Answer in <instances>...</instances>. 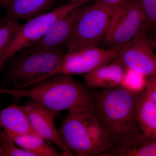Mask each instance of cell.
Returning a JSON list of instances; mask_svg holds the SVG:
<instances>
[{"instance_id": "30", "label": "cell", "mask_w": 156, "mask_h": 156, "mask_svg": "<svg viewBox=\"0 0 156 156\" xmlns=\"http://www.w3.org/2000/svg\"><path fill=\"white\" fill-rule=\"evenodd\" d=\"M2 70L1 69H0V73H1V72H2Z\"/></svg>"}, {"instance_id": "8", "label": "cell", "mask_w": 156, "mask_h": 156, "mask_svg": "<svg viewBox=\"0 0 156 156\" xmlns=\"http://www.w3.org/2000/svg\"><path fill=\"white\" fill-rule=\"evenodd\" d=\"M83 111L69 112L58 130L60 139L65 147L78 156L100 155L90 137Z\"/></svg>"}, {"instance_id": "15", "label": "cell", "mask_w": 156, "mask_h": 156, "mask_svg": "<svg viewBox=\"0 0 156 156\" xmlns=\"http://www.w3.org/2000/svg\"><path fill=\"white\" fill-rule=\"evenodd\" d=\"M136 120L142 137L156 140V105L145 90L137 103Z\"/></svg>"}, {"instance_id": "3", "label": "cell", "mask_w": 156, "mask_h": 156, "mask_svg": "<svg viewBox=\"0 0 156 156\" xmlns=\"http://www.w3.org/2000/svg\"><path fill=\"white\" fill-rule=\"evenodd\" d=\"M66 52L65 48L34 53L20 50L4 65L5 83H12L15 89H26L51 72Z\"/></svg>"}, {"instance_id": "20", "label": "cell", "mask_w": 156, "mask_h": 156, "mask_svg": "<svg viewBox=\"0 0 156 156\" xmlns=\"http://www.w3.org/2000/svg\"><path fill=\"white\" fill-rule=\"evenodd\" d=\"M122 156H156V140L145 139L141 136L138 142Z\"/></svg>"}, {"instance_id": "26", "label": "cell", "mask_w": 156, "mask_h": 156, "mask_svg": "<svg viewBox=\"0 0 156 156\" xmlns=\"http://www.w3.org/2000/svg\"><path fill=\"white\" fill-rule=\"evenodd\" d=\"M71 2H83L85 3H88L89 1L92 0H70Z\"/></svg>"}, {"instance_id": "22", "label": "cell", "mask_w": 156, "mask_h": 156, "mask_svg": "<svg viewBox=\"0 0 156 156\" xmlns=\"http://www.w3.org/2000/svg\"><path fill=\"white\" fill-rule=\"evenodd\" d=\"M148 24L150 30L156 29V0H139Z\"/></svg>"}, {"instance_id": "9", "label": "cell", "mask_w": 156, "mask_h": 156, "mask_svg": "<svg viewBox=\"0 0 156 156\" xmlns=\"http://www.w3.org/2000/svg\"><path fill=\"white\" fill-rule=\"evenodd\" d=\"M144 30L120 48L116 58L126 68L148 77L156 76L155 54L147 35Z\"/></svg>"}, {"instance_id": "17", "label": "cell", "mask_w": 156, "mask_h": 156, "mask_svg": "<svg viewBox=\"0 0 156 156\" xmlns=\"http://www.w3.org/2000/svg\"><path fill=\"white\" fill-rule=\"evenodd\" d=\"M83 112L90 137L94 144L100 151L101 156L109 149L108 138L94 109L83 110Z\"/></svg>"}, {"instance_id": "7", "label": "cell", "mask_w": 156, "mask_h": 156, "mask_svg": "<svg viewBox=\"0 0 156 156\" xmlns=\"http://www.w3.org/2000/svg\"><path fill=\"white\" fill-rule=\"evenodd\" d=\"M120 48L90 47L66 53L58 65L49 74L32 83V85L56 75L86 74L107 64L118 56Z\"/></svg>"}, {"instance_id": "29", "label": "cell", "mask_w": 156, "mask_h": 156, "mask_svg": "<svg viewBox=\"0 0 156 156\" xmlns=\"http://www.w3.org/2000/svg\"><path fill=\"white\" fill-rule=\"evenodd\" d=\"M2 0H0V5H2Z\"/></svg>"}, {"instance_id": "27", "label": "cell", "mask_w": 156, "mask_h": 156, "mask_svg": "<svg viewBox=\"0 0 156 156\" xmlns=\"http://www.w3.org/2000/svg\"><path fill=\"white\" fill-rule=\"evenodd\" d=\"M155 67L156 70V53L155 54Z\"/></svg>"}, {"instance_id": "11", "label": "cell", "mask_w": 156, "mask_h": 156, "mask_svg": "<svg viewBox=\"0 0 156 156\" xmlns=\"http://www.w3.org/2000/svg\"><path fill=\"white\" fill-rule=\"evenodd\" d=\"M20 106L26 115L31 127L37 134L53 141L67 156L73 155L62 142L55 125V118L57 112L32 99Z\"/></svg>"}, {"instance_id": "23", "label": "cell", "mask_w": 156, "mask_h": 156, "mask_svg": "<svg viewBox=\"0 0 156 156\" xmlns=\"http://www.w3.org/2000/svg\"><path fill=\"white\" fill-rule=\"evenodd\" d=\"M145 91L148 97L156 105V76L148 77Z\"/></svg>"}, {"instance_id": "10", "label": "cell", "mask_w": 156, "mask_h": 156, "mask_svg": "<svg viewBox=\"0 0 156 156\" xmlns=\"http://www.w3.org/2000/svg\"><path fill=\"white\" fill-rule=\"evenodd\" d=\"M86 4L79 6L58 19L38 42L23 50L29 53H34L65 48L78 20L87 8Z\"/></svg>"}, {"instance_id": "14", "label": "cell", "mask_w": 156, "mask_h": 156, "mask_svg": "<svg viewBox=\"0 0 156 156\" xmlns=\"http://www.w3.org/2000/svg\"><path fill=\"white\" fill-rule=\"evenodd\" d=\"M0 126L6 133L18 135H38L31 127L26 115L20 106L15 104L0 109Z\"/></svg>"}, {"instance_id": "13", "label": "cell", "mask_w": 156, "mask_h": 156, "mask_svg": "<svg viewBox=\"0 0 156 156\" xmlns=\"http://www.w3.org/2000/svg\"><path fill=\"white\" fill-rule=\"evenodd\" d=\"M55 0H11L8 12L0 20V26L11 20L28 21L49 12Z\"/></svg>"}, {"instance_id": "16", "label": "cell", "mask_w": 156, "mask_h": 156, "mask_svg": "<svg viewBox=\"0 0 156 156\" xmlns=\"http://www.w3.org/2000/svg\"><path fill=\"white\" fill-rule=\"evenodd\" d=\"M5 133L19 147L32 153L35 156H67L64 152H58L51 145L50 140L38 135Z\"/></svg>"}, {"instance_id": "21", "label": "cell", "mask_w": 156, "mask_h": 156, "mask_svg": "<svg viewBox=\"0 0 156 156\" xmlns=\"http://www.w3.org/2000/svg\"><path fill=\"white\" fill-rule=\"evenodd\" d=\"M19 25L18 20H11L0 26V56L9 45Z\"/></svg>"}, {"instance_id": "18", "label": "cell", "mask_w": 156, "mask_h": 156, "mask_svg": "<svg viewBox=\"0 0 156 156\" xmlns=\"http://www.w3.org/2000/svg\"><path fill=\"white\" fill-rule=\"evenodd\" d=\"M148 77L141 73L126 68L120 86L135 93H141L145 90Z\"/></svg>"}, {"instance_id": "4", "label": "cell", "mask_w": 156, "mask_h": 156, "mask_svg": "<svg viewBox=\"0 0 156 156\" xmlns=\"http://www.w3.org/2000/svg\"><path fill=\"white\" fill-rule=\"evenodd\" d=\"M115 12L99 2L87 6L65 46L66 52L98 47L104 39Z\"/></svg>"}, {"instance_id": "12", "label": "cell", "mask_w": 156, "mask_h": 156, "mask_svg": "<svg viewBox=\"0 0 156 156\" xmlns=\"http://www.w3.org/2000/svg\"><path fill=\"white\" fill-rule=\"evenodd\" d=\"M126 69L116 57L107 64L83 75V77L89 88L110 89L120 85Z\"/></svg>"}, {"instance_id": "5", "label": "cell", "mask_w": 156, "mask_h": 156, "mask_svg": "<svg viewBox=\"0 0 156 156\" xmlns=\"http://www.w3.org/2000/svg\"><path fill=\"white\" fill-rule=\"evenodd\" d=\"M84 4L71 2L20 24L9 45L0 56V69L3 70L6 62L20 51L36 44L58 19Z\"/></svg>"}, {"instance_id": "1", "label": "cell", "mask_w": 156, "mask_h": 156, "mask_svg": "<svg viewBox=\"0 0 156 156\" xmlns=\"http://www.w3.org/2000/svg\"><path fill=\"white\" fill-rule=\"evenodd\" d=\"M142 92H131L120 85L93 92V109L110 144L108 151L101 155L122 156L140 139L136 109Z\"/></svg>"}, {"instance_id": "24", "label": "cell", "mask_w": 156, "mask_h": 156, "mask_svg": "<svg viewBox=\"0 0 156 156\" xmlns=\"http://www.w3.org/2000/svg\"><path fill=\"white\" fill-rule=\"evenodd\" d=\"M94 2H99L111 8L115 11L124 5L129 0H93Z\"/></svg>"}, {"instance_id": "25", "label": "cell", "mask_w": 156, "mask_h": 156, "mask_svg": "<svg viewBox=\"0 0 156 156\" xmlns=\"http://www.w3.org/2000/svg\"><path fill=\"white\" fill-rule=\"evenodd\" d=\"M11 0H2V5L7 8Z\"/></svg>"}, {"instance_id": "19", "label": "cell", "mask_w": 156, "mask_h": 156, "mask_svg": "<svg viewBox=\"0 0 156 156\" xmlns=\"http://www.w3.org/2000/svg\"><path fill=\"white\" fill-rule=\"evenodd\" d=\"M17 145L3 130L0 132L1 156H35L34 154Z\"/></svg>"}, {"instance_id": "2", "label": "cell", "mask_w": 156, "mask_h": 156, "mask_svg": "<svg viewBox=\"0 0 156 156\" xmlns=\"http://www.w3.org/2000/svg\"><path fill=\"white\" fill-rule=\"evenodd\" d=\"M30 89L0 87V93L7 94L15 100L28 98L58 112L63 110H82L94 108V96L87 87L72 75L51 76Z\"/></svg>"}, {"instance_id": "28", "label": "cell", "mask_w": 156, "mask_h": 156, "mask_svg": "<svg viewBox=\"0 0 156 156\" xmlns=\"http://www.w3.org/2000/svg\"><path fill=\"white\" fill-rule=\"evenodd\" d=\"M2 130H3L2 128H1V126H0V132H1V131H2ZM0 155H1V154H0ZM0 156H1V155H0Z\"/></svg>"}, {"instance_id": "6", "label": "cell", "mask_w": 156, "mask_h": 156, "mask_svg": "<svg viewBox=\"0 0 156 156\" xmlns=\"http://www.w3.org/2000/svg\"><path fill=\"white\" fill-rule=\"evenodd\" d=\"M144 30L149 27L139 0H129L113 14L104 40L109 48H120Z\"/></svg>"}]
</instances>
